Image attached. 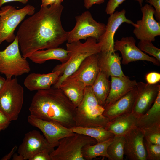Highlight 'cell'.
<instances>
[{
	"mask_svg": "<svg viewBox=\"0 0 160 160\" xmlns=\"http://www.w3.org/2000/svg\"><path fill=\"white\" fill-rule=\"evenodd\" d=\"M97 143L94 138L83 134L75 133L61 139L56 149L50 153L51 160H84L83 148L87 144Z\"/></svg>",
	"mask_w": 160,
	"mask_h": 160,
	"instance_id": "8992f818",
	"label": "cell"
},
{
	"mask_svg": "<svg viewBox=\"0 0 160 160\" xmlns=\"http://www.w3.org/2000/svg\"><path fill=\"white\" fill-rule=\"evenodd\" d=\"M50 152L47 150L42 151L36 154L29 160H51Z\"/></svg>",
	"mask_w": 160,
	"mask_h": 160,
	"instance_id": "e575fe53",
	"label": "cell"
},
{
	"mask_svg": "<svg viewBox=\"0 0 160 160\" xmlns=\"http://www.w3.org/2000/svg\"><path fill=\"white\" fill-rule=\"evenodd\" d=\"M126 0H109L105 9L107 14L111 15L114 12L116 9Z\"/></svg>",
	"mask_w": 160,
	"mask_h": 160,
	"instance_id": "d6a6232c",
	"label": "cell"
},
{
	"mask_svg": "<svg viewBox=\"0 0 160 160\" xmlns=\"http://www.w3.org/2000/svg\"><path fill=\"white\" fill-rule=\"evenodd\" d=\"M86 87L83 82L70 76L62 82L59 88L77 107L83 99Z\"/></svg>",
	"mask_w": 160,
	"mask_h": 160,
	"instance_id": "603a6c76",
	"label": "cell"
},
{
	"mask_svg": "<svg viewBox=\"0 0 160 160\" xmlns=\"http://www.w3.org/2000/svg\"><path fill=\"white\" fill-rule=\"evenodd\" d=\"M76 108L60 88L37 91L29 108L30 115L70 128L76 126Z\"/></svg>",
	"mask_w": 160,
	"mask_h": 160,
	"instance_id": "7a4b0ae2",
	"label": "cell"
},
{
	"mask_svg": "<svg viewBox=\"0 0 160 160\" xmlns=\"http://www.w3.org/2000/svg\"><path fill=\"white\" fill-rule=\"evenodd\" d=\"M101 46L100 42L92 37L87 38L84 43L79 41L67 43L68 59L65 63L57 65L53 69L52 72L59 71L61 74L53 87L59 88L62 82L72 75L87 57L100 52Z\"/></svg>",
	"mask_w": 160,
	"mask_h": 160,
	"instance_id": "3957f363",
	"label": "cell"
},
{
	"mask_svg": "<svg viewBox=\"0 0 160 160\" xmlns=\"http://www.w3.org/2000/svg\"><path fill=\"white\" fill-rule=\"evenodd\" d=\"M137 92V86L112 104L104 107L103 116L109 121L132 112Z\"/></svg>",
	"mask_w": 160,
	"mask_h": 160,
	"instance_id": "ac0fdd59",
	"label": "cell"
},
{
	"mask_svg": "<svg viewBox=\"0 0 160 160\" xmlns=\"http://www.w3.org/2000/svg\"><path fill=\"white\" fill-rule=\"evenodd\" d=\"M32 62L41 64L49 60H57L62 63H65L68 59L66 49L57 47L37 51L28 57Z\"/></svg>",
	"mask_w": 160,
	"mask_h": 160,
	"instance_id": "cb8c5ba5",
	"label": "cell"
},
{
	"mask_svg": "<svg viewBox=\"0 0 160 160\" xmlns=\"http://www.w3.org/2000/svg\"><path fill=\"white\" fill-rule=\"evenodd\" d=\"M99 71L98 54H95L87 57L71 76L86 86H92Z\"/></svg>",
	"mask_w": 160,
	"mask_h": 160,
	"instance_id": "d6986e66",
	"label": "cell"
},
{
	"mask_svg": "<svg viewBox=\"0 0 160 160\" xmlns=\"http://www.w3.org/2000/svg\"><path fill=\"white\" fill-rule=\"evenodd\" d=\"M147 160H160V145L152 143L144 138Z\"/></svg>",
	"mask_w": 160,
	"mask_h": 160,
	"instance_id": "1f68e13d",
	"label": "cell"
},
{
	"mask_svg": "<svg viewBox=\"0 0 160 160\" xmlns=\"http://www.w3.org/2000/svg\"><path fill=\"white\" fill-rule=\"evenodd\" d=\"M126 11L123 9L110 15L105 32L98 41L101 43V51H114V36L117 29L122 23H126L132 25L135 27L137 26L136 23L126 17Z\"/></svg>",
	"mask_w": 160,
	"mask_h": 160,
	"instance_id": "9a60e30c",
	"label": "cell"
},
{
	"mask_svg": "<svg viewBox=\"0 0 160 160\" xmlns=\"http://www.w3.org/2000/svg\"><path fill=\"white\" fill-rule=\"evenodd\" d=\"M28 121L31 125L39 129L50 144L57 147L62 139L74 135L72 130L57 122L44 120L30 115Z\"/></svg>",
	"mask_w": 160,
	"mask_h": 160,
	"instance_id": "7c38bea8",
	"label": "cell"
},
{
	"mask_svg": "<svg viewBox=\"0 0 160 160\" xmlns=\"http://www.w3.org/2000/svg\"><path fill=\"white\" fill-rule=\"evenodd\" d=\"M137 93L131 112L138 118L144 114L154 103L160 91V85L140 81L137 82Z\"/></svg>",
	"mask_w": 160,
	"mask_h": 160,
	"instance_id": "4fadbf2b",
	"label": "cell"
},
{
	"mask_svg": "<svg viewBox=\"0 0 160 160\" xmlns=\"http://www.w3.org/2000/svg\"><path fill=\"white\" fill-rule=\"evenodd\" d=\"M160 125V91L151 107L137 118L136 126L143 129Z\"/></svg>",
	"mask_w": 160,
	"mask_h": 160,
	"instance_id": "d4e9b609",
	"label": "cell"
},
{
	"mask_svg": "<svg viewBox=\"0 0 160 160\" xmlns=\"http://www.w3.org/2000/svg\"><path fill=\"white\" fill-rule=\"evenodd\" d=\"M124 136H114L107 150L110 160L124 159Z\"/></svg>",
	"mask_w": 160,
	"mask_h": 160,
	"instance_id": "f1b7e54d",
	"label": "cell"
},
{
	"mask_svg": "<svg viewBox=\"0 0 160 160\" xmlns=\"http://www.w3.org/2000/svg\"><path fill=\"white\" fill-rule=\"evenodd\" d=\"M17 1L23 4H25L28 1V0H0V13L1 12V7L4 4L10 2Z\"/></svg>",
	"mask_w": 160,
	"mask_h": 160,
	"instance_id": "60d3db41",
	"label": "cell"
},
{
	"mask_svg": "<svg viewBox=\"0 0 160 160\" xmlns=\"http://www.w3.org/2000/svg\"><path fill=\"white\" fill-rule=\"evenodd\" d=\"M136 42L135 38L130 36L123 37L114 42V51H119L121 53L122 63L127 65L131 62L142 60L150 62L159 66L160 62L141 50L136 46Z\"/></svg>",
	"mask_w": 160,
	"mask_h": 160,
	"instance_id": "8fae6325",
	"label": "cell"
},
{
	"mask_svg": "<svg viewBox=\"0 0 160 160\" xmlns=\"http://www.w3.org/2000/svg\"><path fill=\"white\" fill-rule=\"evenodd\" d=\"M105 0H84V7L87 9L91 8L94 4H100Z\"/></svg>",
	"mask_w": 160,
	"mask_h": 160,
	"instance_id": "74e56055",
	"label": "cell"
},
{
	"mask_svg": "<svg viewBox=\"0 0 160 160\" xmlns=\"http://www.w3.org/2000/svg\"><path fill=\"white\" fill-rule=\"evenodd\" d=\"M63 9L61 4L41 6L38 12L23 21L16 36L24 58L38 50L58 47L67 41L68 32L61 22Z\"/></svg>",
	"mask_w": 160,
	"mask_h": 160,
	"instance_id": "6da1fadb",
	"label": "cell"
},
{
	"mask_svg": "<svg viewBox=\"0 0 160 160\" xmlns=\"http://www.w3.org/2000/svg\"><path fill=\"white\" fill-rule=\"evenodd\" d=\"M30 65L21 55L17 37L3 51H0V73L6 79L11 78L29 73Z\"/></svg>",
	"mask_w": 160,
	"mask_h": 160,
	"instance_id": "ba28073f",
	"label": "cell"
},
{
	"mask_svg": "<svg viewBox=\"0 0 160 160\" xmlns=\"http://www.w3.org/2000/svg\"><path fill=\"white\" fill-rule=\"evenodd\" d=\"M113 137L94 145L87 144L85 145L82 149V154L84 160H91L99 156L105 157L110 160L107 150Z\"/></svg>",
	"mask_w": 160,
	"mask_h": 160,
	"instance_id": "4316f807",
	"label": "cell"
},
{
	"mask_svg": "<svg viewBox=\"0 0 160 160\" xmlns=\"http://www.w3.org/2000/svg\"><path fill=\"white\" fill-rule=\"evenodd\" d=\"M111 87L104 107L110 105L137 86L135 80H130L126 76H111Z\"/></svg>",
	"mask_w": 160,
	"mask_h": 160,
	"instance_id": "ffe728a7",
	"label": "cell"
},
{
	"mask_svg": "<svg viewBox=\"0 0 160 160\" xmlns=\"http://www.w3.org/2000/svg\"><path fill=\"white\" fill-rule=\"evenodd\" d=\"M137 47L142 51L153 56L160 62V49L155 46L152 41L148 40H140Z\"/></svg>",
	"mask_w": 160,
	"mask_h": 160,
	"instance_id": "4dcf8cb0",
	"label": "cell"
},
{
	"mask_svg": "<svg viewBox=\"0 0 160 160\" xmlns=\"http://www.w3.org/2000/svg\"><path fill=\"white\" fill-rule=\"evenodd\" d=\"M124 155L130 160H147L141 129L135 127L124 136Z\"/></svg>",
	"mask_w": 160,
	"mask_h": 160,
	"instance_id": "2e32d148",
	"label": "cell"
},
{
	"mask_svg": "<svg viewBox=\"0 0 160 160\" xmlns=\"http://www.w3.org/2000/svg\"><path fill=\"white\" fill-rule=\"evenodd\" d=\"M75 19L74 27L68 31L67 40L68 43L86 40L89 37L94 38L98 41L105 32L106 25L95 20L88 11L76 16Z\"/></svg>",
	"mask_w": 160,
	"mask_h": 160,
	"instance_id": "9c48e42d",
	"label": "cell"
},
{
	"mask_svg": "<svg viewBox=\"0 0 160 160\" xmlns=\"http://www.w3.org/2000/svg\"><path fill=\"white\" fill-rule=\"evenodd\" d=\"M114 51H101L98 53V64L100 71L108 78L110 76H125L121 69V57Z\"/></svg>",
	"mask_w": 160,
	"mask_h": 160,
	"instance_id": "e0dca14e",
	"label": "cell"
},
{
	"mask_svg": "<svg viewBox=\"0 0 160 160\" xmlns=\"http://www.w3.org/2000/svg\"><path fill=\"white\" fill-rule=\"evenodd\" d=\"M137 117L132 112L109 121L105 128L114 136H124L136 127Z\"/></svg>",
	"mask_w": 160,
	"mask_h": 160,
	"instance_id": "7402d4cb",
	"label": "cell"
},
{
	"mask_svg": "<svg viewBox=\"0 0 160 160\" xmlns=\"http://www.w3.org/2000/svg\"><path fill=\"white\" fill-rule=\"evenodd\" d=\"M6 79L0 76V90L5 83Z\"/></svg>",
	"mask_w": 160,
	"mask_h": 160,
	"instance_id": "7bdbcfd3",
	"label": "cell"
},
{
	"mask_svg": "<svg viewBox=\"0 0 160 160\" xmlns=\"http://www.w3.org/2000/svg\"><path fill=\"white\" fill-rule=\"evenodd\" d=\"M70 129L74 133L83 134L95 139L97 143L104 141L114 136L112 133L101 127H84L75 126Z\"/></svg>",
	"mask_w": 160,
	"mask_h": 160,
	"instance_id": "83f0119b",
	"label": "cell"
},
{
	"mask_svg": "<svg viewBox=\"0 0 160 160\" xmlns=\"http://www.w3.org/2000/svg\"><path fill=\"white\" fill-rule=\"evenodd\" d=\"M41 6H48L52 4H61L63 0H41Z\"/></svg>",
	"mask_w": 160,
	"mask_h": 160,
	"instance_id": "f35d334b",
	"label": "cell"
},
{
	"mask_svg": "<svg viewBox=\"0 0 160 160\" xmlns=\"http://www.w3.org/2000/svg\"><path fill=\"white\" fill-rule=\"evenodd\" d=\"M140 10L142 17L137 21V26L135 27L133 33L140 40L152 42L155 41L156 36L160 35V22L156 21L154 18L155 10L152 5L146 4L141 7Z\"/></svg>",
	"mask_w": 160,
	"mask_h": 160,
	"instance_id": "30bf717a",
	"label": "cell"
},
{
	"mask_svg": "<svg viewBox=\"0 0 160 160\" xmlns=\"http://www.w3.org/2000/svg\"><path fill=\"white\" fill-rule=\"evenodd\" d=\"M56 147L49 143L44 136L36 130L25 134L23 141L17 149L18 153L24 160H29L37 153L47 150L52 152Z\"/></svg>",
	"mask_w": 160,
	"mask_h": 160,
	"instance_id": "5bb4252c",
	"label": "cell"
},
{
	"mask_svg": "<svg viewBox=\"0 0 160 160\" xmlns=\"http://www.w3.org/2000/svg\"><path fill=\"white\" fill-rule=\"evenodd\" d=\"M17 149V147L16 145L14 146L10 152L4 156L1 159L2 160H8L13 156V154L15 153V152Z\"/></svg>",
	"mask_w": 160,
	"mask_h": 160,
	"instance_id": "ab89813d",
	"label": "cell"
},
{
	"mask_svg": "<svg viewBox=\"0 0 160 160\" xmlns=\"http://www.w3.org/2000/svg\"><path fill=\"white\" fill-rule=\"evenodd\" d=\"M104 107L100 105L91 86H86L83 99L76 108L75 117L76 126L105 128L109 121L104 116Z\"/></svg>",
	"mask_w": 160,
	"mask_h": 160,
	"instance_id": "277c9868",
	"label": "cell"
},
{
	"mask_svg": "<svg viewBox=\"0 0 160 160\" xmlns=\"http://www.w3.org/2000/svg\"><path fill=\"white\" fill-rule=\"evenodd\" d=\"M12 157L13 160H24L23 156L18 153H14Z\"/></svg>",
	"mask_w": 160,
	"mask_h": 160,
	"instance_id": "b9f144b4",
	"label": "cell"
},
{
	"mask_svg": "<svg viewBox=\"0 0 160 160\" xmlns=\"http://www.w3.org/2000/svg\"><path fill=\"white\" fill-rule=\"evenodd\" d=\"M24 89L16 78L6 79L0 90V111L11 121L18 118L23 102Z\"/></svg>",
	"mask_w": 160,
	"mask_h": 160,
	"instance_id": "5b68a950",
	"label": "cell"
},
{
	"mask_svg": "<svg viewBox=\"0 0 160 160\" xmlns=\"http://www.w3.org/2000/svg\"><path fill=\"white\" fill-rule=\"evenodd\" d=\"M61 75L59 71L47 74L31 73L25 79L24 84L31 91L48 89L55 83Z\"/></svg>",
	"mask_w": 160,
	"mask_h": 160,
	"instance_id": "44dd1931",
	"label": "cell"
},
{
	"mask_svg": "<svg viewBox=\"0 0 160 160\" xmlns=\"http://www.w3.org/2000/svg\"><path fill=\"white\" fill-rule=\"evenodd\" d=\"M0 15V45L4 41L10 43L15 40V31L25 17L31 16L35 13V8L28 4L24 7L17 9L11 5L1 8Z\"/></svg>",
	"mask_w": 160,
	"mask_h": 160,
	"instance_id": "52a82bcc",
	"label": "cell"
},
{
	"mask_svg": "<svg viewBox=\"0 0 160 160\" xmlns=\"http://www.w3.org/2000/svg\"><path fill=\"white\" fill-rule=\"evenodd\" d=\"M1 12H0V14H1Z\"/></svg>",
	"mask_w": 160,
	"mask_h": 160,
	"instance_id": "f6af8a7d",
	"label": "cell"
},
{
	"mask_svg": "<svg viewBox=\"0 0 160 160\" xmlns=\"http://www.w3.org/2000/svg\"><path fill=\"white\" fill-rule=\"evenodd\" d=\"M134 0L135 1H137L138 2L140 6L141 7L142 6L143 2L144 0Z\"/></svg>",
	"mask_w": 160,
	"mask_h": 160,
	"instance_id": "ee69618b",
	"label": "cell"
},
{
	"mask_svg": "<svg viewBox=\"0 0 160 160\" xmlns=\"http://www.w3.org/2000/svg\"><path fill=\"white\" fill-rule=\"evenodd\" d=\"M141 129L145 139L152 143L160 145V125Z\"/></svg>",
	"mask_w": 160,
	"mask_h": 160,
	"instance_id": "f546056e",
	"label": "cell"
},
{
	"mask_svg": "<svg viewBox=\"0 0 160 160\" xmlns=\"http://www.w3.org/2000/svg\"></svg>",
	"mask_w": 160,
	"mask_h": 160,
	"instance_id": "bcb514c9",
	"label": "cell"
},
{
	"mask_svg": "<svg viewBox=\"0 0 160 160\" xmlns=\"http://www.w3.org/2000/svg\"><path fill=\"white\" fill-rule=\"evenodd\" d=\"M11 121L8 117L0 111V131L7 128Z\"/></svg>",
	"mask_w": 160,
	"mask_h": 160,
	"instance_id": "8d00e7d4",
	"label": "cell"
},
{
	"mask_svg": "<svg viewBox=\"0 0 160 160\" xmlns=\"http://www.w3.org/2000/svg\"><path fill=\"white\" fill-rule=\"evenodd\" d=\"M111 83L109 78L100 71L91 86L92 92L99 104L103 107L110 91Z\"/></svg>",
	"mask_w": 160,
	"mask_h": 160,
	"instance_id": "484cf974",
	"label": "cell"
},
{
	"mask_svg": "<svg viewBox=\"0 0 160 160\" xmlns=\"http://www.w3.org/2000/svg\"><path fill=\"white\" fill-rule=\"evenodd\" d=\"M145 79L147 83L153 84L157 83L160 81V73L156 72H151L147 73Z\"/></svg>",
	"mask_w": 160,
	"mask_h": 160,
	"instance_id": "836d02e7",
	"label": "cell"
},
{
	"mask_svg": "<svg viewBox=\"0 0 160 160\" xmlns=\"http://www.w3.org/2000/svg\"><path fill=\"white\" fill-rule=\"evenodd\" d=\"M145 2L150 4L154 7L155 12L154 14L156 20L160 21V0H145Z\"/></svg>",
	"mask_w": 160,
	"mask_h": 160,
	"instance_id": "d590c367",
	"label": "cell"
}]
</instances>
